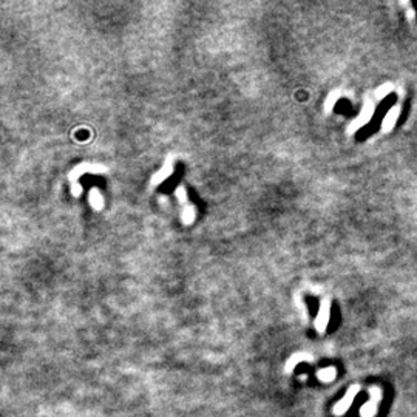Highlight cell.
I'll list each match as a JSON object with an SVG mask.
<instances>
[{
	"label": "cell",
	"instance_id": "1",
	"mask_svg": "<svg viewBox=\"0 0 417 417\" xmlns=\"http://www.w3.org/2000/svg\"><path fill=\"white\" fill-rule=\"evenodd\" d=\"M374 113H375V102H374L372 99L366 98L365 102H363V105H362V110H360L358 116L354 118V119L351 121V124L346 127V131H348L349 135L358 131L360 128H363L366 124L371 122V119L374 118Z\"/></svg>",
	"mask_w": 417,
	"mask_h": 417
},
{
	"label": "cell",
	"instance_id": "2",
	"mask_svg": "<svg viewBox=\"0 0 417 417\" xmlns=\"http://www.w3.org/2000/svg\"><path fill=\"white\" fill-rule=\"evenodd\" d=\"M105 175L108 173V168L107 165L101 164V162H90V161H82L79 164H76L70 173H68V179L70 182H79V178L84 176V175Z\"/></svg>",
	"mask_w": 417,
	"mask_h": 417
},
{
	"label": "cell",
	"instance_id": "3",
	"mask_svg": "<svg viewBox=\"0 0 417 417\" xmlns=\"http://www.w3.org/2000/svg\"><path fill=\"white\" fill-rule=\"evenodd\" d=\"M175 172V156L168 155L164 161V164L161 165V168H158L151 178H150V188H156L158 185H161L164 181H167Z\"/></svg>",
	"mask_w": 417,
	"mask_h": 417
},
{
	"label": "cell",
	"instance_id": "4",
	"mask_svg": "<svg viewBox=\"0 0 417 417\" xmlns=\"http://www.w3.org/2000/svg\"><path fill=\"white\" fill-rule=\"evenodd\" d=\"M329 318H331V300L329 298H323L320 301V308L315 317V329L318 334H325L326 328L329 325Z\"/></svg>",
	"mask_w": 417,
	"mask_h": 417
},
{
	"label": "cell",
	"instance_id": "5",
	"mask_svg": "<svg viewBox=\"0 0 417 417\" xmlns=\"http://www.w3.org/2000/svg\"><path fill=\"white\" fill-rule=\"evenodd\" d=\"M358 392H360V386H358V385H351L349 389L346 391V394L343 395V399L334 405L332 414H334V415H343V414L351 408V405H352L355 395H358Z\"/></svg>",
	"mask_w": 417,
	"mask_h": 417
},
{
	"label": "cell",
	"instance_id": "6",
	"mask_svg": "<svg viewBox=\"0 0 417 417\" xmlns=\"http://www.w3.org/2000/svg\"><path fill=\"white\" fill-rule=\"evenodd\" d=\"M369 395H371V399L362 406V409H360V415L362 417H374L375 415V412H377V405H378V402L382 400V395H383V392H382V389L378 388V386H372L371 389H369Z\"/></svg>",
	"mask_w": 417,
	"mask_h": 417
},
{
	"label": "cell",
	"instance_id": "7",
	"mask_svg": "<svg viewBox=\"0 0 417 417\" xmlns=\"http://www.w3.org/2000/svg\"><path fill=\"white\" fill-rule=\"evenodd\" d=\"M400 113H402V107H400L399 104L392 105V107L386 111V115L383 116L380 130H382L383 133H389V131L395 127V124H397V121H399V118H400Z\"/></svg>",
	"mask_w": 417,
	"mask_h": 417
},
{
	"label": "cell",
	"instance_id": "8",
	"mask_svg": "<svg viewBox=\"0 0 417 417\" xmlns=\"http://www.w3.org/2000/svg\"><path fill=\"white\" fill-rule=\"evenodd\" d=\"M88 204L93 207V211H96V212H102L104 211L105 198H104L102 192L98 187L90 188V192H88Z\"/></svg>",
	"mask_w": 417,
	"mask_h": 417
},
{
	"label": "cell",
	"instance_id": "9",
	"mask_svg": "<svg viewBox=\"0 0 417 417\" xmlns=\"http://www.w3.org/2000/svg\"><path fill=\"white\" fill-rule=\"evenodd\" d=\"M301 362H312V355H311V354H306V352H297V354H292V355L288 358L286 365H285V372H286V374H291V372L294 371V368H295L298 363H301Z\"/></svg>",
	"mask_w": 417,
	"mask_h": 417
},
{
	"label": "cell",
	"instance_id": "10",
	"mask_svg": "<svg viewBox=\"0 0 417 417\" xmlns=\"http://www.w3.org/2000/svg\"><path fill=\"white\" fill-rule=\"evenodd\" d=\"M196 220V207L193 204H187L181 211V223L184 226H192Z\"/></svg>",
	"mask_w": 417,
	"mask_h": 417
},
{
	"label": "cell",
	"instance_id": "11",
	"mask_svg": "<svg viewBox=\"0 0 417 417\" xmlns=\"http://www.w3.org/2000/svg\"><path fill=\"white\" fill-rule=\"evenodd\" d=\"M340 98H342V90H332L328 96H326V99H325V102H323V111H325V115H329L332 110H334V107L337 105V102L340 101Z\"/></svg>",
	"mask_w": 417,
	"mask_h": 417
},
{
	"label": "cell",
	"instance_id": "12",
	"mask_svg": "<svg viewBox=\"0 0 417 417\" xmlns=\"http://www.w3.org/2000/svg\"><path fill=\"white\" fill-rule=\"evenodd\" d=\"M392 90H394V85L392 84H382V85H378L375 88V91H374L375 101H383L389 93H392Z\"/></svg>",
	"mask_w": 417,
	"mask_h": 417
},
{
	"label": "cell",
	"instance_id": "13",
	"mask_svg": "<svg viewBox=\"0 0 417 417\" xmlns=\"http://www.w3.org/2000/svg\"><path fill=\"white\" fill-rule=\"evenodd\" d=\"M335 375H337V371H335V368H325V369H320V371H317V378L318 380H321V382H331V380H334L335 378Z\"/></svg>",
	"mask_w": 417,
	"mask_h": 417
},
{
	"label": "cell",
	"instance_id": "14",
	"mask_svg": "<svg viewBox=\"0 0 417 417\" xmlns=\"http://www.w3.org/2000/svg\"><path fill=\"white\" fill-rule=\"evenodd\" d=\"M175 196H176V199L179 201V204L184 207V205H187V204H190L188 202V193H187V188L184 187V185H178L176 188H175Z\"/></svg>",
	"mask_w": 417,
	"mask_h": 417
},
{
	"label": "cell",
	"instance_id": "15",
	"mask_svg": "<svg viewBox=\"0 0 417 417\" xmlns=\"http://www.w3.org/2000/svg\"><path fill=\"white\" fill-rule=\"evenodd\" d=\"M82 192H84V188H82V184H81V182H71V185H70V193H71L74 198H79V196L82 195Z\"/></svg>",
	"mask_w": 417,
	"mask_h": 417
},
{
	"label": "cell",
	"instance_id": "16",
	"mask_svg": "<svg viewBox=\"0 0 417 417\" xmlns=\"http://www.w3.org/2000/svg\"><path fill=\"white\" fill-rule=\"evenodd\" d=\"M414 16H415V14H414V10H412V8H411L409 11L406 10V17H409V19H414Z\"/></svg>",
	"mask_w": 417,
	"mask_h": 417
}]
</instances>
